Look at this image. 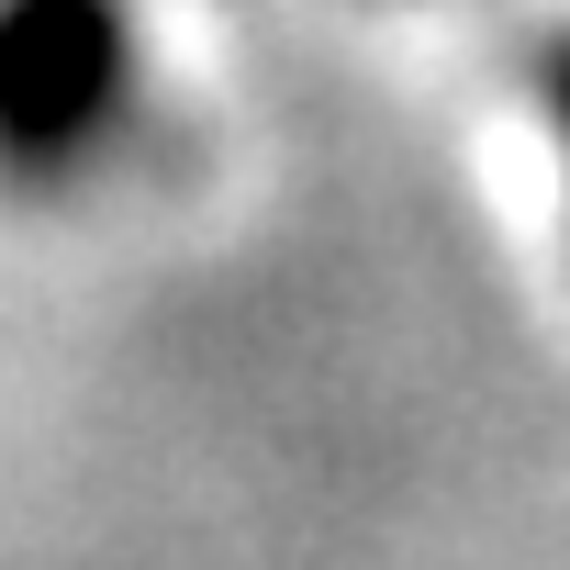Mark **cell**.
Here are the masks:
<instances>
[{"mask_svg":"<svg viewBox=\"0 0 570 570\" xmlns=\"http://www.w3.org/2000/svg\"><path fill=\"white\" fill-rule=\"evenodd\" d=\"M548 112H559V146H570V57H559V101Z\"/></svg>","mask_w":570,"mask_h":570,"instance_id":"6da1fadb","label":"cell"}]
</instances>
